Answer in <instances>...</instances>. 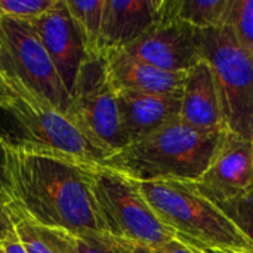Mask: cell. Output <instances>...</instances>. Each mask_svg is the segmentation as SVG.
<instances>
[{"label": "cell", "mask_w": 253, "mask_h": 253, "mask_svg": "<svg viewBox=\"0 0 253 253\" xmlns=\"http://www.w3.org/2000/svg\"><path fill=\"white\" fill-rule=\"evenodd\" d=\"M215 202L253 245V191Z\"/></svg>", "instance_id": "ffe728a7"}, {"label": "cell", "mask_w": 253, "mask_h": 253, "mask_svg": "<svg viewBox=\"0 0 253 253\" xmlns=\"http://www.w3.org/2000/svg\"><path fill=\"white\" fill-rule=\"evenodd\" d=\"M12 203L9 185H7V178H6V160H4V150L1 145L0 139V205L1 206H9Z\"/></svg>", "instance_id": "cb8c5ba5"}, {"label": "cell", "mask_w": 253, "mask_h": 253, "mask_svg": "<svg viewBox=\"0 0 253 253\" xmlns=\"http://www.w3.org/2000/svg\"><path fill=\"white\" fill-rule=\"evenodd\" d=\"M252 191H253V187H252Z\"/></svg>", "instance_id": "4dcf8cb0"}, {"label": "cell", "mask_w": 253, "mask_h": 253, "mask_svg": "<svg viewBox=\"0 0 253 253\" xmlns=\"http://www.w3.org/2000/svg\"><path fill=\"white\" fill-rule=\"evenodd\" d=\"M12 205L33 224L73 234L105 231L87 169L77 163L22 150L0 135Z\"/></svg>", "instance_id": "6da1fadb"}, {"label": "cell", "mask_w": 253, "mask_h": 253, "mask_svg": "<svg viewBox=\"0 0 253 253\" xmlns=\"http://www.w3.org/2000/svg\"><path fill=\"white\" fill-rule=\"evenodd\" d=\"M225 25L242 49L253 58V0H230Z\"/></svg>", "instance_id": "d6986e66"}, {"label": "cell", "mask_w": 253, "mask_h": 253, "mask_svg": "<svg viewBox=\"0 0 253 253\" xmlns=\"http://www.w3.org/2000/svg\"><path fill=\"white\" fill-rule=\"evenodd\" d=\"M87 178L105 231L122 242L151 251L175 239L142 196L138 182L107 166L87 169Z\"/></svg>", "instance_id": "5b68a950"}, {"label": "cell", "mask_w": 253, "mask_h": 253, "mask_svg": "<svg viewBox=\"0 0 253 253\" xmlns=\"http://www.w3.org/2000/svg\"><path fill=\"white\" fill-rule=\"evenodd\" d=\"M125 50L157 68L175 73H187L203 61L199 30L179 19H157Z\"/></svg>", "instance_id": "9c48e42d"}, {"label": "cell", "mask_w": 253, "mask_h": 253, "mask_svg": "<svg viewBox=\"0 0 253 253\" xmlns=\"http://www.w3.org/2000/svg\"><path fill=\"white\" fill-rule=\"evenodd\" d=\"M181 120L206 133L227 130L218 84L205 59L187 71L181 93Z\"/></svg>", "instance_id": "4fadbf2b"}, {"label": "cell", "mask_w": 253, "mask_h": 253, "mask_svg": "<svg viewBox=\"0 0 253 253\" xmlns=\"http://www.w3.org/2000/svg\"><path fill=\"white\" fill-rule=\"evenodd\" d=\"M0 74L43 104L67 113L70 93L30 22L0 16Z\"/></svg>", "instance_id": "ba28073f"}, {"label": "cell", "mask_w": 253, "mask_h": 253, "mask_svg": "<svg viewBox=\"0 0 253 253\" xmlns=\"http://www.w3.org/2000/svg\"><path fill=\"white\" fill-rule=\"evenodd\" d=\"M154 253H208L203 248L173 239L168 243H165L163 246L157 248L153 251Z\"/></svg>", "instance_id": "603a6c76"}, {"label": "cell", "mask_w": 253, "mask_h": 253, "mask_svg": "<svg viewBox=\"0 0 253 253\" xmlns=\"http://www.w3.org/2000/svg\"><path fill=\"white\" fill-rule=\"evenodd\" d=\"M197 246V245H196ZM203 248V246H200ZM208 253H253V252H246V251H218V249H209V248H203Z\"/></svg>", "instance_id": "f1b7e54d"}, {"label": "cell", "mask_w": 253, "mask_h": 253, "mask_svg": "<svg viewBox=\"0 0 253 253\" xmlns=\"http://www.w3.org/2000/svg\"><path fill=\"white\" fill-rule=\"evenodd\" d=\"M36 228L56 253H126V242L111 236L73 234L39 225Z\"/></svg>", "instance_id": "e0dca14e"}, {"label": "cell", "mask_w": 253, "mask_h": 253, "mask_svg": "<svg viewBox=\"0 0 253 253\" xmlns=\"http://www.w3.org/2000/svg\"><path fill=\"white\" fill-rule=\"evenodd\" d=\"M13 228V213L10 208L0 205V245H3V242L9 237Z\"/></svg>", "instance_id": "d4e9b609"}, {"label": "cell", "mask_w": 253, "mask_h": 253, "mask_svg": "<svg viewBox=\"0 0 253 253\" xmlns=\"http://www.w3.org/2000/svg\"><path fill=\"white\" fill-rule=\"evenodd\" d=\"M126 253H154L151 249L145 248V246H139V245H132V243H126Z\"/></svg>", "instance_id": "83f0119b"}, {"label": "cell", "mask_w": 253, "mask_h": 253, "mask_svg": "<svg viewBox=\"0 0 253 253\" xmlns=\"http://www.w3.org/2000/svg\"><path fill=\"white\" fill-rule=\"evenodd\" d=\"M224 132H200L178 119L107 157L104 166L136 182L168 179L197 182L208 169Z\"/></svg>", "instance_id": "7a4b0ae2"}, {"label": "cell", "mask_w": 253, "mask_h": 253, "mask_svg": "<svg viewBox=\"0 0 253 253\" xmlns=\"http://www.w3.org/2000/svg\"><path fill=\"white\" fill-rule=\"evenodd\" d=\"M6 82V80H4ZM15 93L6 110L13 122L16 136L6 138L25 151L59 157L84 168L102 166L107 156L53 107L43 104L16 82H6Z\"/></svg>", "instance_id": "277c9868"}, {"label": "cell", "mask_w": 253, "mask_h": 253, "mask_svg": "<svg viewBox=\"0 0 253 253\" xmlns=\"http://www.w3.org/2000/svg\"><path fill=\"white\" fill-rule=\"evenodd\" d=\"M13 98H15V93L10 90V87L7 86V83L0 74V108L6 111L13 102Z\"/></svg>", "instance_id": "484cf974"}, {"label": "cell", "mask_w": 253, "mask_h": 253, "mask_svg": "<svg viewBox=\"0 0 253 253\" xmlns=\"http://www.w3.org/2000/svg\"><path fill=\"white\" fill-rule=\"evenodd\" d=\"M138 187L175 239L209 249L253 252L251 240L194 182L148 181Z\"/></svg>", "instance_id": "3957f363"}, {"label": "cell", "mask_w": 253, "mask_h": 253, "mask_svg": "<svg viewBox=\"0 0 253 253\" xmlns=\"http://www.w3.org/2000/svg\"><path fill=\"white\" fill-rule=\"evenodd\" d=\"M194 184L211 200L252 191L253 139L225 130L208 169Z\"/></svg>", "instance_id": "30bf717a"}, {"label": "cell", "mask_w": 253, "mask_h": 253, "mask_svg": "<svg viewBox=\"0 0 253 253\" xmlns=\"http://www.w3.org/2000/svg\"><path fill=\"white\" fill-rule=\"evenodd\" d=\"M65 116L107 157L127 147L117 92L108 77L102 55L84 58L70 93Z\"/></svg>", "instance_id": "8992f818"}, {"label": "cell", "mask_w": 253, "mask_h": 253, "mask_svg": "<svg viewBox=\"0 0 253 253\" xmlns=\"http://www.w3.org/2000/svg\"><path fill=\"white\" fill-rule=\"evenodd\" d=\"M30 24L55 65L67 92L71 93L80 67L86 58V50L65 0H56L50 10Z\"/></svg>", "instance_id": "8fae6325"}, {"label": "cell", "mask_w": 253, "mask_h": 253, "mask_svg": "<svg viewBox=\"0 0 253 253\" xmlns=\"http://www.w3.org/2000/svg\"><path fill=\"white\" fill-rule=\"evenodd\" d=\"M9 208L13 213L15 233L21 240L22 246L25 248L27 253H56L44 242V239L40 236L36 225L30 219H27L12 203L9 205Z\"/></svg>", "instance_id": "7402d4cb"}, {"label": "cell", "mask_w": 253, "mask_h": 253, "mask_svg": "<svg viewBox=\"0 0 253 253\" xmlns=\"http://www.w3.org/2000/svg\"><path fill=\"white\" fill-rule=\"evenodd\" d=\"M56 0H0V16L33 22L55 6Z\"/></svg>", "instance_id": "44dd1931"}, {"label": "cell", "mask_w": 253, "mask_h": 253, "mask_svg": "<svg viewBox=\"0 0 253 253\" xmlns=\"http://www.w3.org/2000/svg\"><path fill=\"white\" fill-rule=\"evenodd\" d=\"M160 0H105L101 53L125 49L139 39L159 16Z\"/></svg>", "instance_id": "9a60e30c"}, {"label": "cell", "mask_w": 253, "mask_h": 253, "mask_svg": "<svg viewBox=\"0 0 253 253\" xmlns=\"http://www.w3.org/2000/svg\"><path fill=\"white\" fill-rule=\"evenodd\" d=\"M230 0H160L157 19H179L197 30L225 25Z\"/></svg>", "instance_id": "2e32d148"}, {"label": "cell", "mask_w": 253, "mask_h": 253, "mask_svg": "<svg viewBox=\"0 0 253 253\" xmlns=\"http://www.w3.org/2000/svg\"><path fill=\"white\" fill-rule=\"evenodd\" d=\"M108 77L116 89L141 93L181 96L187 73L165 71L144 62L125 49L102 52Z\"/></svg>", "instance_id": "7c38bea8"}, {"label": "cell", "mask_w": 253, "mask_h": 253, "mask_svg": "<svg viewBox=\"0 0 253 253\" xmlns=\"http://www.w3.org/2000/svg\"><path fill=\"white\" fill-rule=\"evenodd\" d=\"M117 104L127 145L181 119V96L119 90Z\"/></svg>", "instance_id": "5bb4252c"}, {"label": "cell", "mask_w": 253, "mask_h": 253, "mask_svg": "<svg viewBox=\"0 0 253 253\" xmlns=\"http://www.w3.org/2000/svg\"><path fill=\"white\" fill-rule=\"evenodd\" d=\"M0 253H6L4 248H3V245H0Z\"/></svg>", "instance_id": "f546056e"}, {"label": "cell", "mask_w": 253, "mask_h": 253, "mask_svg": "<svg viewBox=\"0 0 253 253\" xmlns=\"http://www.w3.org/2000/svg\"><path fill=\"white\" fill-rule=\"evenodd\" d=\"M3 248H4L6 253H27L25 248L22 246L21 240L18 239V236L15 233V228L9 234V237L3 242Z\"/></svg>", "instance_id": "4316f807"}, {"label": "cell", "mask_w": 253, "mask_h": 253, "mask_svg": "<svg viewBox=\"0 0 253 253\" xmlns=\"http://www.w3.org/2000/svg\"><path fill=\"white\" fill-rule=\"evenodd\" d=\"M67 9L80 33L86 56L101 53V31L104 19L105 0H65Z\"/></svg>", "instance_id": "ac0fdd59"}, {"label": "cell", "mask_w": 253, "mask_h": 253, "mask_svg": "<svg viewBox=\"0 0 253 253\" xmlns=\"http://www.w3.org/2000/svg\"><path fill=\"white\" fill-rule=\"evenodd\" d=\"M199 36L203 59L218 84L227 130L253 139V58L227 25L199 30Z\"/></svg>", "instance_id": "52a82bcc"}]
</instances>
